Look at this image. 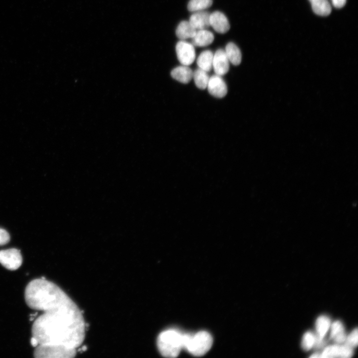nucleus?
I'll return each mask as SVG.
<instances>
[{
    "instance_id": "obj_1",
    "label": "nucleus",
    "mask_w": 358,
    "mask_h": 358,
    "mask_svg": "<svg viewBox=\"0 0 358 358\" xmlns=\"http://www.w3.org/2000/svg\"><path fill=\"white\" fill-rule=\"evenodd\" d=\"M83 314L74 301L44 311L33 323L32 336L39 345H59L76 350L85 337Z\"/></svg>"
},
{
    "instance_id": "obj_2",
    "label": "nucleus",
    "mask_w": 358,
    "mask_h": 358,
    "mask_svg": "<svg viewBox=\"0 0 358 358\" xmlns=\"http://www.w3.org/2000/svg\"><path fill=\"white\" fill-rule=\"evenodd\" d=\"M24 296L25 302L30 308L43 312L73 301L56 284L41 278L34 279L28 284Z\"/></svg>"
},
{
    "instance_id": "obj_3",
    "label": "nucleus",
    "mask_w": 358,
    "mask_h": 358,
    "mask_svg": "<svg viewBox=\"0 0 358 358\" xmlns=\"http://www.w3.org/2000/svg\"><path fill=\"white\" fill-rule=\"evenodd\" d=\"M212 343L211 335L205 331L194 334H182V349L194 356L200 357L205 355L211 348Z\"/></svg>"
},
{
    "instance_id": "obj_4",
    "label": "nucleus",
    "mask_w": 358,
    "mask_h": 358,
    "mask_svg": "<svg viewBox=\"0 0 358 358\" xmlns=\"http://www.w3.org/2000/svg\"><path fill=\"white\" fill-rule=\"evenodd\" d=\"M157 344L159 352L163 356L176 358L182 349V334L175 330L164 331L159 335Z\"/></svg>"
},
{
    "instance_id": "obj_5",
    "label": "nucleus",
    "mask_w": 358,
    "mask_h": 358,
    "mask_svg": "<svg viewBox=\"0 0 358 358\" xmlns=\"http://www.w3.org/2000/svg\"><path fill=\"white\" fill-rule=\"evenodd\" d=\"M76 350L55 345L40 344L34 352L35 358H70L74 357Z\"/></svg>"
},
{
    "instance_id": "obj_6",
    "label": "nucleus",
    "mask_w": 358,
    "mask_h": 358,
    "mask_svg": "<svg viewBox=\"0 0 358 358\" xmlns=\"http://www.w3.org/2000/svg\"><path fill=\"white\" fill-rule=\"evenodd\" d=\"M22 263V257L19 250L15 248L0 251V264L6 269H18Z\"/></svg>"
},
{
    "instance_id": "obj_7",
    "label": "nucleus",
    "mask_w": 358,
    "mask_h": 358,
    "mask_svg": "<svg viewBox=\"0 0 358 358\" xmlns=\"http://www.w3.org/2000/svg\"><path fill=\"white\" fill-rule=\"evenodd\" d=\"M176 50L178 59L182 65L188 66L194 62L195 51L192 43L180 40L176 45Z\"/></svg>"
},
{
    "instance_id": "obj_8",
    "label": "nucleus",
    "mask_w": 358,
    "mask_h": 358,
    "mask_svg": "<svg viewBox=\"0 0 358 358\" xmlns=\"http://www.w3.org/2000/svg\"><path fill=\"white\" fill-rule=\"evenodd\" d=\"M323 358H349L354 354L353 349L344 344L326 346L320 354Z\"/></svg>"
},
{
    "instance_id": "obj_9",
    "label": "nucleus",
    "mask_w": 358,
    "mask_h": 358,
    "mask_svg": "<svg viewBox=\"0 0 358 358\" xmlns=\"http://www.w3.org/2000/svg\"><path fill=\"white\" fill-rule=\"evenodd\" d=\"M331 320L326 315L318 317L315 322L316 342L314 347L320 348L325 344V337L330 329Z\"/></svg>"
},
{
    "instance_id": "obj_10",
    "label": "nucleus",
    "mask_w": 358,
    "mask_h": 358,
    "mask_svg": "<svg viewBox=\"0 0 358 358\" xmlns=\"http://www.w3.org/2000/svg\"><path fill=\"white\" fill-rule=\"evenodd\" d=\"M207 88L209 93L217 98L224 97L227 93V87L221 76L215 74L209 77Z\"/></svg>"
},
{
    "instance_id": "obj_11",
    "label": "nucleus",
    "mask_w": 358,
    "mask_h": 358,
    "mask_svg": "<svg viewBox=\"0 0 358 358\" xmlns=\"http://www.w3.org/2000/svg\"><path fill=\"white\" fill-rule=\"evenodd\" d=\"M229 62L225 50L218 49L213 54L212 62V68L215 74L222 76L227 74L229 69Z\"/></svg>"
},
{
    "instance_id": "obj_12",
    "label": "nucleus",
    "mask_w": 358,
    "mask_h": 358,
    "mask_svg": "<svg viewBox=\"0 0 358 358\" xmlns=\"http://www.w3.org/2000/svg\"><path fill=\"white\" fill-rule=\"evenodd\" d=\"M209 22L210 25L219 33H226L230 27L227 18L219 11H215L210 13Z\"/></svg>"
},
{
    "instance_id": "obj_13",
    "label": "nucleus",
    "mask_w": 358,
    "mask_h": 358,
    "mask_svg": "<svg viewBox=\"0 0 358 358\" xmlns=\"http://www.w3.org/2000/svg\"><path fill=\"white\" fill-rule=\"evenodd\" d=\"M210 13L203 10L194 12L190 16L189 22L196 30L207 29L210 26Z\"/></svg>"
},
{
    "instance_id": "obj_14",
    "label": "nucleus",
    "mask_w": 358,
    "mask_h": 358,
    "mask_svg": "<svg viewBox=\"0 0 358 358\" xmlns=\"http://www.w3.org/2000/svg\"><path fill=\"white\" fill-rule=\"evenodd\" d=\"M192 44L198 47L207 46L212 43L214 37L213 34L207 29L197 30L191 38Z\"/></svg>"
},
{
    "instance_id": "obj_15",
    "label": "nucleus",
    "mask_w": 358,
    "mask_h": 358,
    "mask_svg": "<svg viewBox=\"0 0 358 358\" xmlns=\"http://www.w3.org/2000/svg\"><path fill=\"white\" fill-rule=\"evenodd\" d=\"M330 338L336 344H344L347 335L343 323L339 321H335L331 323L330 328Z\"/></svg>"
},
{
    "instance_id": "obj_16",
    "label": "nucleus",
    "mask_w": 358,
    "mask_h": 358,
    "mask_svg": "<svg viewBox=\"0 0 358 358\" xmlns=\"http://www.w3.org/2000/svg\"><path fill=\"white\" fill-rule=\"evenodd\" d=\"M171 75L176 80L183 84H187L192 79L193 72L187 66L182 65L174 68Z\"/></svg>"
},
{
    "instance_id": "obj_17",
    "label": "nucleus",
    "mask_w": 358,
    "mask_h": 358,
    "mask_svg": "<svg viewBox=\"0 0 358 358\" xmlns=\"http://www.w3.org/2000/svg\"><path fill=\"white\" fill-rule=\"evenodd\" d=\"M196 30L190 24L189 21L183 20L178 25L176 33L177 36L181 40L192 38L195 35Z\"/></svg>"
},
{
    "instance_id": "obj_18",
    "label": "nucleus",
    "mask_w": 358,
    "mask_h": 358,
    "mask_svg": "<svg viewBox=\"0 0 358 358\" xmlns=\"http://www.w3.org/2000/svg\"><path fill=\"white\" fill-rule=\"evenodd\" d=\"M213 54L209 50L202 51L198 56L196 63L199 69L206 72H209L212 68Z\"/></svg>"
},
{
    "instance_id": "obj_19",
    "label": "nucleus",
    "mask_w": 358,
    "mask_h": 358,
    "mask_svg": "<svg viewBox=\"0 0 358 358\" xmlns=\"http://www.w3.org/2000/svg\"><path fill=\"white\" fill-rule=\"evenodd\" d=\"M226 55L230 63L237 66L241 62L242 54L238 46L233 42H229L224 50Z\"/></svg>"
},
{
    "instance_id": "obj_20",
    "label": "nucleus",
    "mask_w": 358,
    "mask_h": 358,
    "mask_svg": "<svg viewBox=\"0 0 358 358\" xmlns=\"http://www.w3.org/2000/svg\"><path fill=\"white\" fill-rule=\"evenodd\" d=\"M313 11L320 16H327L331 13L332 7L328 0H309Z\"/></svg>"
},
{
    "instance_id": "obj_21",
    "label": "nucleus",
    "mask_w": 358,
    "mask_h": 358,
    "mask_svg": "<svg viewBox=\"0 0 358 358\" xmlns=\"http://www.w3.org/2000/svg\"><path fill=\"white\" fill-rule=\"evenodd\" d=\"M192 78L199 89L204 90L207 88L209 79L207 72L198 68L193 72Z\"/></svg>"
},
{
    "instance_id": "obj_22",
    "label": "nucleus",
    "mask_w": 358,
    "mask_h": 358,
    "mask_svg": "<svg viewBox=\"0 0 358 358\" xmlns=\"http://www.w3.org/2000/svg\"><path fill=\"white\" fill-rule=\"evenodd\" d=\"M212 2V0H190L187 4V9L191 12L202 11L210 7Z\"/></svg>"
},
{
    "instance_id": "obj_23",
    "label": "nucleus",
    "mask_w": 358,
    "mask_h": 358,
    "mask_svg": "<svg viewBox=\"0 0 358 358\" xmlns=\"http://www.w3.org/2000/svg\"><path fill=\"white\" fill-rule=\"evenodd\" d=\"M315 342V334L311 331H307L303 336L301 347L304 350L308 351L314 347Z\"/></svg>"
},
{
    "instance_id": "obj_24",
    "label": "nucleus",
    "mask_w": 358,
    "mask_h": 358,
    "mask_svg": "<svg viewBox=\"0 0 358 358\" xmlns=\"http://www.w3.org/2000/svg\"><path fill=\"white\" fill-rule=\"evenodd\" d=\"M358 329L356 328L353 330L349 335H347L344 344L352 349L356 347L358 342Z\"/></svg>"
},
{
    "instance_id": "obj_25",
    "label": "nucleus",
    "mask_w": 358,
    "mask_h": 358,
    "mask_svg": "<svg viewBox=\"0 0 358 358\" xmlns=\"http://www.w3.org/2000/svg\"><path fill=\"white\" fill-rule=\"evenodd\" d=\"M10 236L4 229L0 228V245H4L9 242Z\"/></svg>"
},
{
    "instance_id": "obj_26",
    "label": "nucleus",
    "mask_w": 358,
    "mask_h": 358,
    "mask_svg": "<svg viewBox=\"0 0 358 358\" xmlns=\"http://www.w3.org/2000/svg\"><path fill=\"white\" fill-rule=\"evenodd\" d=\"M332 5L336 8H340L343 7L346 3V0H331Z\"/></svg>"
},
{
    "instance_id": "obj_27",
    "label": "nucleus",
    "mask_w": 358,
    "mask_h": 358,
    "mask_svg": "<svg viewBox=\"0 0 358 358\" xmlns=\"http://www.w3.org/2000/svg\"><path fill=\"white\" fill-rule=\"evenodd\" d=\"M31 345L34 347H37L39 344L37 340L34 337H32L30 339Z\"/></svg>"
},
{
    "instance_id": "obj_28",
    "label": "nucleus",
    "mask_w": 358,
    "mask_h": 358,
    "mask_svg": "<svg viewBox=\"0 0 358 358\" xmlns=\"http://www.w3.org/2000/svg\"><path fill=\"white\" fill-rule=\"evenodd\" d=\"M310 358H321V354L318 353H316L313 354L312 356L310 357Z\"/></svg>"
}]
</instances>
